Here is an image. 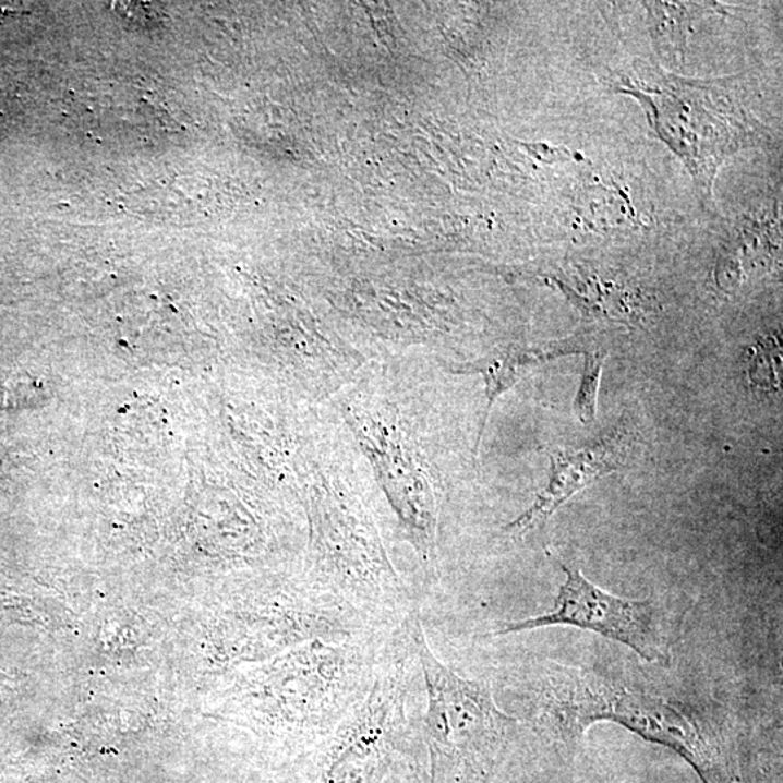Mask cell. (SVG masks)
Wrapping results in <instances>:
<instances>
[{
    "label": "cell",
    "instance_id": "6da1fadb",
    "mask_svg": "<svg viewBox=\"0 0 783 783\" xmlns=\"http://www.w3.org/2000/svg\"><path fill=\"white\" fill-rule=\"evenodd\" d=\"M539 723L571 745L592 725L614 723L667 747L694 768L702 783H734L719 743L684 707L611 684L593 673L554 664L540 692Z\"/></svg>",
    "mask_w": 783,
    "mask_h": 783
},
{
    "label": "cell",
    "instance_id": "7a4b0ae2",
    "mask_svg": "<svg viewBox=\"0 0 783 783\" xmlns=\"http://www.w3.org/2000/svg\"><path fill=\"white\" fill-rule=\"evenodd\" d=\"M411 637L426 690L424 732L433 783L485 775L518 727V720L501 710L490 686L457 675L437 659L426 640L420 611L412 615Z\"/></svg>",
    "mask_w": 783,
    "mask_h": 783
},
{
    "label": "cell",
    "instance_id": "3957f363",
    "mask_svg": "<svg viewBox=\"0 0 783 783\" xmlns=\"http://www.w3.org/2000/svg\"><path fill=\"white\" fill-rule=\"evenodd\" d=\"M562 569L566 579L558 588L553 610L535 617L501 623L491 636L576 627L626 646L645 662L668 663L673 646L672 614L659 601L614 595L585 578L578 567L562 565Z\"/></svg>",
    "mask_w": 783,
    "mask_h": 783
},
{
    "label": "cell",
    "instance_id": "277c9868",
    "mask_svg": "<svg viewBox=\"0 0 783 783\" xmlns=\"http://www.w3.org/2000/svg\"><path fill=\"white\" fill-rule=\"evenodd\" d=\"M635 446V437L627 425H618L601 438L578 450L550 451V479L547 486L516 521L505 527V532L523 537L544 526L549 518L566 504L571 496L606 474L627 463Z\"/></svg>",
    "mask_w": 783,
    "mask_h": 783
},
{
    "label": "cell",
    "instance_id": "5b68a950",
    "mask_svg": "<svg viewBox=\"0 0 783 783\" xmlns=\"http://www.w3.org/2000/svg\"><path fill=\"white\" fill-rule=\"evenodd\" d=\"M585 351H587V346L582 338L575 337L537 347H513L503 354H496L494 358L486 359L485 362L474 364L473 371L485 376L487 395V407L481 431H479L477 451L483 437V431L486 429L491 409L505 390L516 385L531 369L558 358H565V356L583 354Z\"/></svg>",
    "mask_w": 783,
    "mask_h": 783
},
{
    "label": "cell",
    "instance_id": "8992f818",
    "mask_svg": "<svg viewBox=\"0 0 783 783\" xmlns=\"http://www.w3.org/2000/svg\"><path fill=\"white\" fill-rule=\"evenodd\" d=\"M781 342L764 338L754 346L750 356V382L755 389L776 392L781 389Z\"/></svg>",
    "mask_w": 783,
    "mask_h": 783
},
{
    "label": "cell",
    "instance_id": "52a82bcc",
    "mask_svg": "<svg viewBox=\"0 0 783 783\" xmlns=\"http://www.w3.org/2000/svg\"><path fill=\"white\" fill-rule=\"evenodd\" d=\"M583 354L582 381H580L574 407L579 421L583 424H591L597 415L598 389H600L602 369H604L609 353L604 350L587 349Z\"/></svg>",
    "mask_w": 783,
    "mask_h": 783
}]
</instances>
